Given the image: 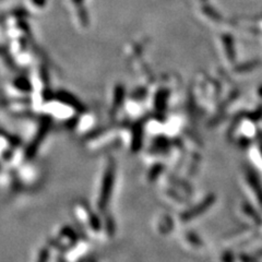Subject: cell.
I'll return each instance as SVG.
<instances>
[{
    "label": "cell",
    "instance_id": "obj_1",
    "mask_svg": "<svg viewBox=\"0 0 262 262\" xmlns=\"http://www.w3.org/2000/svg\"><path fill=\"white\" fill-rule=\"evenodd\" d=\"M78 16L80 18V22L83 26L88 25V13L86 11V9H83L82 6L78 7Z\"/></svg>",
    "mask_w": 262,
    "mask_h": 262
},
{
    "label": "cell",
    "instance_id": "obj_2",
    "mask_svg": "<svg viewBox=\"0 0 262 262\" xmlns=\"http://www.w3.org/2000/svg\"><path fill=\"white\" fill-rule=\"evenodd\" d=\"M32 1L37 7H44L46 4V0H32Z\"/></svg>",
    "mask_w": 262,
    "mask_h": 262
},
{
    "label": "cell",
    "instance_id": "obj_3",
    "mask_svg": "<svg viewBox=\"0 0 262 262\" xmlns=\"http://www.w3.org/2000/svg\"><path fill=\"white\" fill-rule=\"evenodd\" d=\"M71 1L76 4L77 7H80L82 6V2H83V0H71Z\"/></svg>",
    "mask_w": 262,
    "mask_h": 262
},
{
    "label": "cell",
    "instance_id": "obj_4",
    "mask_svg": "<svg viewBox=\"0 0 262 262\" xmlns=\"http://www.w3.org/2000/svg\"><path fill=\"white\" fill-rule=\"evenodd\" d=\"M0 1H2V0H0Z\"/></svg>",
    "mask_w": 262,
    "mask_h": 262
}]
</instances>
